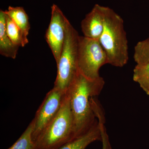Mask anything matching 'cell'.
<instances>
[{
    "label": "cell",
    "mask_w": 149,
    "mask_h": 149,
    "mask_svg": "<svg viewBox=\"0 0 149 149\" xmlns=\"http://www.w3.org/2000/svg\"><path fill=\"white\" fill-rule=\"evenodd\" d=\"M105 120V119L103 118H99L98 120L101 133V141L102 143V149H112L109 138L107 134L106 129L104 125Z\"/></svg>",
    "instance_id": "cell-16"
},
{
    "label": "cell",
    "mask_w": 149,
    "mask_h": 149,
    "mask_svg": "<svg viewBox=\"0 0 149 149\" xmlns=\"http://www.w3.org/2000/svg\"><path fill=\"white\" fill-rule=\"evenodd\" d=\"M80 35L69 20L60 57L56 63L57 72L54 87L66 93L79 71L77 52Z\"/></svg>",
    "instance_id": "cell-4"
},
{
    "label": "cell",
    "mask_w": 149,
    "mask_h": 149,
    "mask_svg": "<svg viewBox=\"0 0 149 149\" xmlns=\"http://www.w3.org/2000/svg\"><path fill=\"white\" fill-rule=\"evenodd\" d=\"M66 93L54 87L46 95L33 119L34 127L32 139L34 142L57 114L63 103Z\"/></svg>",
    "instance_id": "cell-6"
},
{
    "label": "cell",
    "mask_w": 149,
    "mask_h": 149,
    "mask_svg": "<svg viewBox=\"0 0 149 149\" xmlns=\"http://www.w3.org/2000/svg\"><path fill=\"white\" fill-rule=\"evenodd\" d=\"M133 58L137 64H143L149 61V37L140 41L134 47Z\"/></svg>",
    "instance_id": "cell-15"
},
{
    "label": "cell",
    "mask_w": 149,
    "mask_h": 149,
    "mask_svg": "<svg viewBox=\"0 0 149 149\" xmlns=\"http://www.w3.org/2000/svg\"><path fill=\"white\" fill-rule=\"evenodd\" d=\"M104 29L99 41L107 57L108 64L123 67L129 60L128 41L121 17L112 9L103 6Z\"/></svg>",
    "instance_id": "cell-2"
},
{
    "label": "cell",
    "mask_w": 149,
    "mask_h": 149,
    "mask_svg": "<svg viewBox=\"0 0 149 149\" xmlns=\"http://www.w3.org/2000/svg\"><path fill=\"white\" fill-rule=\"evenodd\" d=\"M70 100L67 91L57 114L35 140L36 149H57L76 139Z\"/></svg>",
    "instance_id": "cell-3"
},
{
    "label": "cell",
    "mask_w": 149,
    "mask_h": 149,
    "mask_svg": "<svg viewBox=\"0 0 149 149\" xmlns=\"http://www.w3.org/2000/svg\"><path fill=\"white\" fill-rule=\"evenodd\" d=\"M19 47L15 45L6 30V13L0 10V54L6 57L15 59Z\"/></svg>",
    "instance_id": "cell-10"
},
{
    "label": "cell",
    "mask_w": 149,
    "mask_h": 149,
    "mask_svg": "<svg viewBox=\"0 0 149 149\" xmlns=\"http://www.w3.org/2000/svg\"><path fill=\"white\" fill-rule=\"evenodd\" d=\"M6 30L14 44L19 47H24L26 42L21 30L11 18L6 14Z\"/></svg>",
    "instance_id": "cell-14"
},
{
    "label": "cell",
    "mask_w": 149,
    "mask_h": 149,
    "mask_svg": "<svg viewBox=\"0 0 149 149\" xmlns=\"http://www.w3.org/2000/svg\"><path fill=\"white\" fill-rule=\"evenodd\" d=\"M100 129L97 119L89 130L82 136L68 142L57 149H85L95 141H101Z\"/></svg>",
    "instance_id": "cell-9"
},
{
    "label": "cell",
    "mask_w": 149,
    "mask_h": 149,
    "mask_svg": "<svg viewBox=\"0 0 149 149\" xmlns=\"http://www.w3.org/2000/svg\"><path fill=\"white\" fill-rule=\"evenodd\" d=\"M108 64L106 53L99 40L79 37L77 52L78 71L86 78L95 80L100 77L99 71Z\"/></svg>",
    "instance_id": "cell-5"
},
{
    "label": "cell",
    "mask_w": 149,
    "mask_h": 149,
    "mask_svg": "<svg viewBox=\"0 0 149 149\" xmlns=\"http://www.w3.org/2000/svg\"><path fill=\"white\" fill-rule=\"evenodd\" d=\"M68 21L58 6L53 4L51 7L50 22L46 31L45 39L56 63L59 59L64 45Z\"/></svg>",
    "instance_id": "cell-7"
},
{
    "label": "cell",
    "mask_w": 149,
    "mask_h": 149,
    "mask_svg": "<svg viewBox=\"0 0 149 149\" xmlns=\"http://www.w3.org/2000/svg\"><path fill=\"white\" fill-rule=\"evenodd\" d=\"M34 127V122L32 120L19 139L7 149H36L32 139Z\"/></svg>",
    "instance_id": "cell-13"
},
{
    "label": "cell",
    "mask_w": 149,
    "mask_h": 149,
    "mask_svg": "<svg viewBox=\"0 0 149 149\" xmlns=\"http://www.w3.org/2000/svg\"><path fill=\"white\" fill-rule=\"evenodd\" d=\"M103 6L96 4L81 22V30L84 37L99 40L104 29Z\"/></svg>",
    "instance_id": "cell-8"
},
{
    "label": "cell",
    "mask_w": 149,
    "mask_h": 149,
    "mask_svg": "<svg viewBox=\"0 0 149 149\" xmlns=\"http://www.w3.org/2000/svg\"><path fill=\"white\" fill-rule=\"evenodd\" d=\"M104 85L102 77L91 80L79 72L68 90L76 138L87 132L97 120L91 99L100 95Z\"/></svg>",
    "instance_id": "cell-1"
},
{
    "label": "cell",
    "mask_w": 149,
    "mask_h": 149,
    "mask_svg": "<svg viewBox=\"0 0 149 149\" xmlns=\"http://www.w3.org/2000/svg\"><path fill=\"white\" fill-rule=\"evenodd\" d=\"M6 13L9 16L21 30L26 44L29 43L27 37L30 29L29 17L22 7H13L10 6Z\"/></svg>",
    "instance_id": "cell-11"
},
{
    "label": "cell",
    "mask_w": 149,
    "mask_h": 149,
    "mask_svg": "<svg viewBox=\"0 0 149 149\" xmlns=\"http://www.w3.org/2000/svg\"><path fill=\"white\" fill-rule=\"evenodd\" d=\"M133 80L149 95V61L145 64H136L133 69Z\"/></svg>",
    "instance_id": "cell-12"
}]
</instances>
